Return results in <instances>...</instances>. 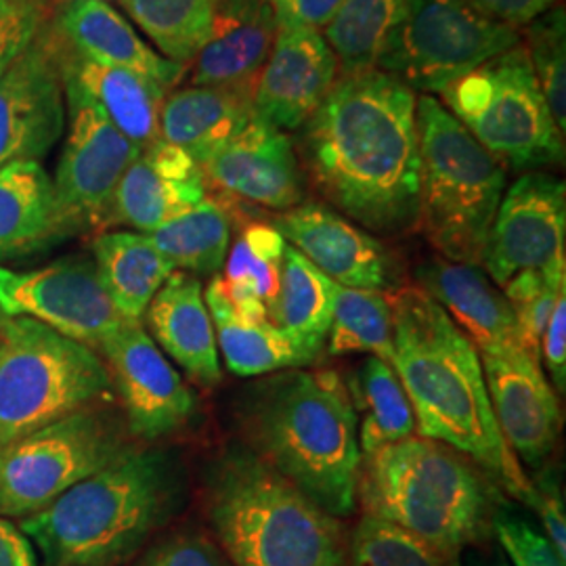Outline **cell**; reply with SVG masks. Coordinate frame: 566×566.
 Segmentation results:
<instances>
[{
  "instance_id": "49",
  "label": "cell",
  "mask_w": 566,
  "mask_h": 566,
  "mask_svg": "<svg viewBox=\"0 0 566 566\" xmlns=\"http://www.w3.org/2000/svg\"><path fill=\"white\" fill-rule=\"evenodd\" d=\"M32 2L36 4V9L41 11L42 20L46 23L63 7L72 4V2H82V0H32ZM97 2H112V0H97ZM118 2H122V0H118Z\"/></svg>"
},
{
  "instance_id": "1",
  "label": "cell",
  "mask_w": 566,
  "mask_h": 566,
  "mask_svg": "<svg viewBox=\"0 0 566 566\" xmlns=\"http://www.w3.org/2000/svg\"><path fill=\"white\" fill-rule=\"evenodd\" d=\"M416 93L382 70L343 74L303 124L311 179L346 217L378 233L418 223Z\"/></svg>"
},
{
  "instance_id": "41",
  "label": "cell",
  "mask_w": 566,
  "mask_h": 566,
  "mask_svg": "<svg viewBox=\"0 0 566 566\" xmlns=\"http://www.w3.org/2000/svg\"><path fill=\"white\" fill-rule=\"evenodd\" d=\"M491 528L512 566H565L546 535L525 521L497 512Z\"/></svg>"
},
{
  "instance_id": "46",
  "label": "cell",
  "mask_w": 566,
  "mask_h": 566,
  "mask_svg": "<svg viewBox=\"0 0 566 566\" xmlns=\"http://www.w3.org/2000/svg\"><path fill=\"white\" fill-rule=\"evenodd\" d=\"M483 18L497 21L512 30H521L542 18L549 9L558 7V0H465Z\"/></svg>"
},
{
  "instance_id": "14",
  "label": "cell",
  "mask_w": 566,
  "mask_h": 566,
  "mask_svg": "<svg viewBox=\"0 0 566 566\" xmlns=\"http://www.w3.org/2000/svg\"><path fill=\"white\" fill-rule=\"evenodd\" d=\"M483 269L502 287L525 271L566 273L565 182L526 172L504 191L486 238Z\"/></svg>"
},
{
  "instance_id": "29",
  "label": "cell",
  "mask_w": 566,
  "mask_h": 566,
  "mask_svg": "<svg viewBox=\"0 0 566 566\" xmlns=\"http://www.w3.org/2000/svg\"><path fill=\"white\" fill-rule=\"evenodd\" d=\"M53 179L36 160L0 168V263L63 242Z\"/></svg>"
},
{
  "instance_id": "25",
  "label": "cell",
  "mask_w": 566,
  "mask_h": 566,
  "mask_svg": "<svg viewBox=\"0 0 566 566\" xmlns=\"http://www.w3.org/2000/svg\"><path fill=\"white\" fill-rule=\"evenodd\" d=\"M154 343L202 388L223 378L219 344L200 277L175 271L145 311Z\"/></svg>"
},
{
  "instance_id": "51",
  "label": "cell",
  "mask_w": 566,
  "mask_h": 566,
  "mask_svg": "<svg viewBox=\"0 0 566 566\" xmlns=\"http://www.w3.org/2000/svg\"><path fill=\"white\" fill-rule=\"evenodd\" d=\"M9 319H11V317H9V315H7V313H4L2 308H0V329H2L4 325H7V322H9Z\"/></svg>"
},
{
  "instance_id": "10",
  "label": "cell",
  "mask_w": 566,
  "mask_h": 566,
  "mask_svg": "<svg viewBox=\"0 0 566 566\" xmlns=\"http://www.w3.org/2000/svg\"><path fill=\"white\" fill-rule=\"evenodd\" d=\"M120 418L99 403L0 449V518H28L130 449Z\"/></svg>"
},
{
  "instance_id": "6",
  "label": "cell",
  "mask_w": 566,
  "mask_h": 566,
  "mask_svg": "<svg viewBox=\"0 0 566 566\" xmlns=\"http://www.w3.org/2000/svg\"><path fill=\"white\" fill-rule=\"evenodd\" d=\"M357 502L458 565L493 525L495 491L474 462L434 439L409 437L361 458Z\"/></svg>"
},
{
  "instance_id": "11",
  "label": "cell",
  "mask_w": 566,
  "mask_h": 566,
  "mask_svg": "<svg viewBox=\"0 0 566 566\" xmlns=\"http://www.w3.org/2000/svg\"><path fill=\"white\" fill-rule=\"evenodd\" d=\"M521 44V34L486 20L465 0H405L378 70L411 91L443 93L481 63Z\"/></svg>"
},
{
  "instance_id": "15",
  "label": "cell",
  "mask_w": 566,
  "mask_h": 566,
  "mask_svg": "<svg viewBox=\"0 0 566 566\" xmlns=\"http://www.w3.org/2000/svg\"><path fill=\"white\" fill-rule=\"evenodd\" d=\"M99 353L112 385L120 392L130 434L156 441L181 430L193 418V392L142 322L126 319Z\"/></svg>"
},
{
  "instance_id": "34",
  "label": "cell",
  "mask_w": 566,
  "mask_h": 566,
  "mask_svg": "<svg viewBox=\"0 0 566 566\" xmlns=\"http://www.w3.org/2000/svg\"><path fill=\"white\" fill-rule=\"evenodd\" d=\"M175 269L191 275H219L231 243V212L206 198L175 221L147 233Z\"/></svg>"
},
{
  "instance_id": "28",
  "label": "cell",
  "mask_w": 566,
  "mask_h": 566,
  "mask_svg": "<svg viewBox=\"0 0 566 566\" xmlns=\"http://www.w3.org/2000/svg\"><path fill=\"white\" fill-rule=\"evenodd\" d=\"M252 99L224 88L185 86L168 93L160 114V139L203 166L252 120Z\"/></svg>"
},
{
  "instance_id": "42",
  "label": "cell",
  "mask_w": 566,
  "mask_h": 566,
  "mask_svg": "<svg viewBox=\"0 0 566 566\" xmlns=\"http://www.w3.org/2000/svg\"><path fill=\"white\" fill-rule=\"evenodd\" d=\"M135 566H233L219 544L198 533H175L149 547Z\"/></svg>"
},
{
  "instance_id": "39",
  "label": "cell",
  "mask_w": 566,
  "mask_h": 566,
  "mask_svg": "<svg viewBox=\"0 0 566 566\" xmlns=\"http://www.w3.org/2000/svg\"><path fill=\"white\" fill-rule=\"evenodd\" d=\"M526 53L558 128L566 130V18L554 7L528 23Z\"/></svg>"
},
{
  "instance_id": "17",
  "label": "cell",
  "mask_w": 566,
  "mask_h": 566,
  "mask_svg": "<svg viewBox=\"0 0 566 566\" xmlns=\"http://www.w3.org/2000/svg\"><path fill=\"white\" fill-rule=\"evenodd\" d=\"M495 422L526 464L542 465L558 443L563 413L542 364L525 348L479 350Z\"/></svg>"
},
{
  "instance_id": "5",
  "label": "cell",
  "mask_w": 566,
  "mask_h": 566,
  "mask_svg": "<svg viewBox=\"0 0 566 566\" xmlns=\"http://www.w3.org/2000/svg\"><path fill=\"white\" fill-rule=\"evenodd\" d=\"M208 521L233 566H348L340 518L245 447L212 468Z\"/></svg>"
},
{
  "instance_id": "18",
  "label": "cell",
  "mask_w": 566,
  "mask_h": 566,
  "mask_svg": "<svg viewBox=\"0 0 566 566\" xmlns=\"http://www.w3.org/2000/svg\"><path fill=\"white\" fill-rule=\"evenodd\" d=\"M338 60L317 30L277 28L252 93V112L280 130L303 128L338 81Z\"/></svg>"
},
{
  "instance_id": "47",
  "label": "cell",
  "mask_w": 566,
  "mask_h": 566,
  "mask_svg": "<svg viewBox=\"0 0 566 566\" xmlns=\"http://www.w3.org/2000/svg\"><path fill=\"white\" fill-rule=\"evenodd\" d=\"M554 388L565 392L566 386V292L558 296L547 319L546 332L539 346Z\"/></svg>"
},
{
  "instance_id": "33",
  "label": "cell",
  "mask_w": 566,
  "mask_h": 566,
  "mask_svg": "<svg viewBox=\"0 0 566 566\" xmlns=\"http://www.w3.org/2000/svg\"><path fill=\"white\" fill-rule=\"evenodd\" d=\"M348 395L353 407H357L355 413H361L357 434L364 455H369L380 447L392 446L413 437V409L392 365L378 357L365 359Z\"/></svg>"
},
{
  "instance_id": "3",
  "label": "cell",
  "mask_w": 566,
  "mask_h": 566,
  "mask_svg": "<svg viewBox=\"0 0 566 566\" xmlns=\"http://www.w3.org/2000/svg\"><path fill=\"white\" fill-rule=\"evenodd\" d=\"M242 424L250 451L327 514L357 512V413L336 371H280L250 390Z\"/></svg>"
},
{
  "instance_id": "27",
  "label": "cell",
  "mask_w": 566,
  "mask_h": 566,
  "mask_svg": "<svg viewBox=\"0 0 566 566\" xmlns=\"http://www.w3.org/2000/svg\"><path fill=\"white\" fill-rule=\"evenodd\" d=\"M203 301L214 325L217 344L223 353L227 369L235 376L250 378L283 369H301L317 364L324 353V346L306 343L277 325L269 322L250 324L240 319L224 298L217 275L208 283Z\"/></svg>"
},
{
  "instance_id": "19",
  "label": "cell",
  "mask_w": 566,
  "mask_h": 566,
  "mask_svg": "<svg viewBox=\"0 0 566 566\" xmlns=\"http://www.w3.org/2000/svg\"><path fill=\"white\" fill-rule=\"evenodd\" d=\"M273 227L332 282L378 292L388 287L392 264L385 245L334 208L303 202L280 212Z\"/></svg>"
},
{
  "instance_id": "40",
  "label": "cell",
  "mask_w": 566,
  "mask_h": 566,
  "mask_svg": "<svg viewBox=\"0 0 566 566\" xmlns=\"http://www.w3.org/2000/svg\"><path fill=\"white\" fill-rule=\"evenodd\" d=\"M504 296L514 311L526 353L542 364V338L554 304L566 292V273L542 275L525 271L504 285Z\"/></svg>"
},
{
  "instance_id": "4",
  "label": "cell",
  "mask_w": 566,
  "mask_h": 566,
  "mask_svg": "<svg viewBox=\"0 0 566 566\" xmlns=\"http://www.w3.org/2000/svg\"><path fill=\"white\" fill-rule=\"evenodd\" d=\"M181 497L177 462L163 449L130 447L20 528L42 566H118L175 516Z\"/></svg>"
},
{
  "instance_id": "13",
  "label": "cell",
  "mask_w": 566,
  "mask_h": 566,
  "mask_svg": "<svg viewBox=\"0 0 566 566\" xmlns=\"http://www.w3.org/2000/svg\"><path fill=\"white\" fill-rule=\"evenodd\" d=\"M0 308L9 317H30L93 350H99L126 322L88 256H65L32 271L0 266Z\"/></svg>"
},
{
  "instance_id": "2",
  "label": "cell",
  "mask_w": 566,
  "mask_h": 566,
  "mask_svg": "<svg viewBox=\"0 0 566 566\" xmlns=\"http://www.w3.org/2000/svg\"><path fill=\"white\" fill-rule=\"evenodd\" d=\"M386 296L390 365L413 409L418 437L458 449L531 506L533 485L495 422L476 346L422 287H397Z\"/></svg>"
},
{
  "instance_id": "44",
  "label": "cell",
  "mask_w": 566,
  "mask_h": 566,
  "mask_svg": "<svg viewBox=\"0 0 566 566\" xmlns=\"http://www.w3.org/2000/svg\"><path fill=\"white\" fill-rule=\"evenodd\" d=\"M533 485V504L542 525L546 528V537L558 556L566 560V514L565 495L554 470H544Z\"/></svg>"
},
{
  "instance_id": "50",
  "label": "cell",
  "mask_w": 566,
  "mask_h": 566,
  "mask_svg": "<svg viewBox=\"0 0 566 566\" xmlns=\"http://www.w3.org/2000/svg\"><path fill=\"white\" fill-rule=\"evenodd\" d=\"M479 566H510V565H506V563H504V560H502V558H489V560H483V563H481V565Z\"/></svg>"
},
{
  "instance_id": "7",
  "label": "cell",
  "mask_w": 566,
  "mask_h": 566,
  "mask_svg": "<svg viewBox=\"0 0 566 566\" xmlns=\"http://www.w3.org/2000/svg\"><path fill=\"white\" fill-rule=\"evenodd\" d=\"M416 120L418 223L441 259L483 266L486 238L506 191V168L432 95L418 99Z\"/></svg>"
},
{
  "instance_id": "8",
  "label": "cell",
  "mask_w": 566,
  "mask_h": 566,
  "mask_svg": "<svg viewBox=\"0 0 566 566\" xmlns=\"http://www.w3.org/2000/svg\"><path fill=\"white\" fill-rule=\"evenodd\" d=\"M109 388L97 350L30 317H11L0 329V449L99 403Z\"/></svg>"
},
{
  "instance_id": "24",
  "label": "cell",
  "mask_w": 566,
  "mask_h": 566,
  "mask_svg": "<svg viewBox=\"0 0 566 566\" xmlns=\"http://www.w3.org/2000/svg\"><path fill=\"white\" fill-rule=\"evenodd\" d=\"M418 280L476 350L525 348L512 306L483 266L434 259L420 266Z\"/></svg>"
},
{
  "instance_id": "43",
  "label": "cell",
  "mask_w": 566,
  "mask_h": 566,
  "mask_svg": "<svg viewBox=\"0 0 566 566\" xmlns=\"http://www.w3.org/2000/svg\"><path fill=\"white\" fill-rule=\"evenodd\" d=\"M44 25L32 0H0V76L36 41Z\"/></svg>"
},
{
  "instance_id": "9",
  "label": "cell",
  "mask_w": 566,
  "mask_h": 566,
  "mask_svg": "<svg viewBox=\"0 0 566 566\" xmlns=\"http://www.w3.org/2000/svg\"><path fill=\"white\" fill-rule=\"evenodd\" d=\"M441 97L447 112L504 168L531 170L565 160V133L547 107L525 44L481 63Z\"/></svg>"
},
{
  "instance_id": "21",
  "label": "cell",
  "mask_w": 566,
  "mask_h": 566,
  "mask_svg": "<svg viewBox=\"0 0 566 566\" xmlns=\"http://www.w3.org/2000/svg\"><path fill=\"white\" fill-rule=\"evenodd\" d=\"M208 198L202 166L179 147L158 139L128 166L109 208L107 227L151 233Z\"/></svg>"
},
{
  "instance_id": "35",
  "label": "cell",
  "mask_w": 566,
  "mask_h": 566,
  "mask_svg": "<svg viewBox=\"0 0 566 566\" xmlns=\"http://www.w3.org/2000/svg\"><path fill=\"white\" fill-rule=\"evenodd\" d=\"M405 0H343L325 25V42L343 74L378 70L392 32L403 15Z\"/></svg>"
},
{
  "instance_id": "23",
  "label": "cell",
  "mask_w": 566,
  "mask_h": 566,
  "mask_svg": "<svg viewBox=\"0 0 566 566\" xmlns=\"http://www.w3.org/2000/svg\"><path fill=\"white\" fill-rule=\"evenodd\" d=\"M44 25L82 57L137 72L168 93L185 76V65L151 49L109 2H72Z\"/></svg>"
},
{
  "instance_id": "37",
  "label": "cell",
  "mask_w": 566,
  "mask_h": 566,
  "mask_svg": "<svg viewBox=\"0 0 566 566\" xmlns=\"http://www.w3.org/2000/svg\"><path fill=\"white\" fill-rule=\"evenodd\" d=\"M332 355L367 353L392 361V313L386 292L334 282V315L327 334Z\"/></svg>"
},
{
  "instance_id": "20",
  "label": "cell",
  "mask_w": 566,
  "mask_h": 566,
  "mask_svg": "<svg viewBox=\"0 0 566 566\" xmlns=\"http://www.w3.org/2000/svg\"><path fill=\"white\" fill-rule=\"evenodd\" d=\"M227 196L285 212L304 202L301 164L285 133L252 116L242 133L202 166Z\"/></svg>"
},
{
  "instance_id": "12",
  "label": "cell",
  "mask_w": 566,
  "mask_h": 566,
  "mask_svg": "<svg viewBox=\"0 0 566 566\" xmlns=\"http://www.w3.org/2000/svg\"><path fill=\"white\" fill-rule=\"evenodd\" d=\"M63 93L67 139L53 177V191L61 231L67 240L107 227L116 189L142 147L128 142L78 84L63 78Z\"/></svg>"
},
{
  "instance_id": "48",
  "label": "cell",
  "mask_w": 566,
  "mask_h": 566,
  "mask_svg": "<svg viewBox=\"0 0 566 566\" xmlns=\"http://www.w3.org/2000/svg\"><path fill=\"white\" fill-rule=\"evenodd\" d=\"M0 566H39L32 542L9 518H0Z\"/></svg>"
},
{
  "instance_id": "38",
  "label": "cell",
  "mask_w": 566,
  "mask_h": 566,
  "mask_svg": "<svg viewBox=\"0 0 566 566\" xmlns=\"http://www.w3.org/2000/svg\"><path fill=\"white\" fill-rule=\"evenodd\" d=\"M348 566H458L409 531L361 514L348 537Z\"/></svg>"
},
{
  "instance_id": "16",
  "label": "cell",
  "mask_w": 566,
  "mask_h": 566,
  "mask_svg": "<svg viewBox=\"0 0 566 566\" xmlns=\"http://www.w3.org/2000/svg\"><path fill=\"white\" fill-rule=\"evenodd\" d=\"M65 93L57 49L42 25L0 76V168L49 156L65 133Z\"/></svg>"
},
{
  "instance_id": "30",
  "label": "cell",
  "mask_w": 566,
  "mask_h": 566,
  "mask_svg": "<svg viewBox=\"0 0 566 566\" xmlns=\"http://www.w3.org/2000/svg\"><path fill=\"white\" fill-rule=\"evenodd\" d=\"M99 280L124 319L142 322L164 283L177 271L147 233L107 231L93 240Z\"/></svg>"
},
{
  "instance_id": "32",
  "label": "cell",
  "mask_w": 566,
  "mask_h": 566,
  "mask_svg": "<svg viewBox=\"0 0 566 566\" xmlns=\"http://www.w3.org/2000/svg\"><path fill=\"white\" fill-rule=\"evenodd\" d=\"M269 324L325 346L334 315V282L303 254L285 245L280 290L266 308Z\"/></svg>"
},
{
  "instance_id": "22",
  "label": "cell",
  "mask_w": 566,
  "mask_h": 566,
  "mask_svg": "<svg viewBox=\"0 0 566 566\" xmlns=\"http://www.w3.org/2000/svg\"><path fill=\"white\" fill-rule=\"evenodd\" d=\"M275 36L277 21L264 0H214L212 32L191 63V86L224 88L252 99Z\"/></svg>"
},
{
  "instance_id": "45",
  "label": "cell",
  "mask_w": 566,
  "mask_h": 566,
  "mask_svg": "<svg viewBox=\"0 0 566 566\" xmlns=\"http://www.w3.org/2000/svg\"><path fill=\"white\" fill-rule=\"evenodd\" d=\"M273 11L277 28L325 30L343 0H264Z\"/></svg>"
},
{
  "instance_id": "36",
  "label": "cell",
  "mask_w": 566,
  "mask_h": 566,
  "mask_svg": "<svg viewBox=\"0 0 566 566\" xmlns=\"http://www.w3.org/2000/svg\"><path fill=\"white\" fill-rule=\"evenodd\" d=\"M166 60L189 65L212 32L214 0H122Z\"/></svg>"
},
{
  "instance_id": "26",
  "label": "cell",
  "mask_w": 566,
  "mask_h": 566,
  "mask_svg": "<svg viewBox=\"0 0 566 566\" xmlns=\"http://www.w3.org/2000/svg\"><path fill=\"white\" fill-rule=\"evenodd\" d=\"M49 34L57 49L61 76L78 84L128 142L143 149L160 139L166 88L137 72L86 60L63 44L51 30Z\"/></svg>"
},
{
  "instance_id": "31",
  "label": "cell",
  "mask_w": 566,
  "mask_h": 566,
  "mask_svg": "<svg viewBox=\"0 0 566 566\" xmlns=\"http://www.w3.org/2000/svg\"><path fill=\"white\" fill-rule=\"evenodd\" d=\"M285 240L273 224L250 223L229 248L219 282L233 313L250 324L269 322V304L277 296Z\"/></svg>"
}]
</instances>
